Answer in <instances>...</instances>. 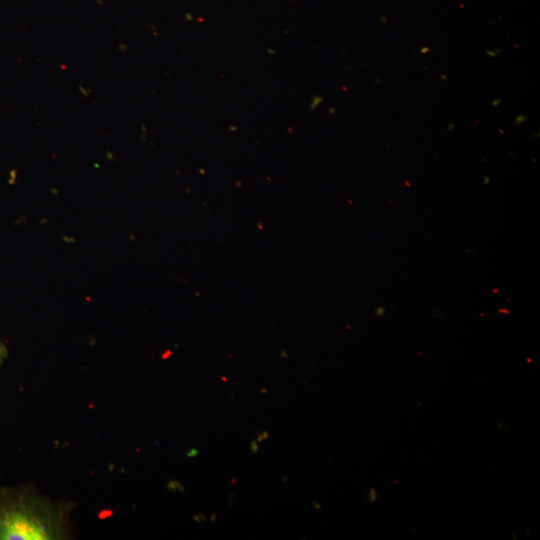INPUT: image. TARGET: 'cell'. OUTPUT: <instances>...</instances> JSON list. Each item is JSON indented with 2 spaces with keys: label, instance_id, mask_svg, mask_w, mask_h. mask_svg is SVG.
<instances>
[{
  "label": "cell",
  "instance_id": "6da1fadb",
  "mask_svg": "<svg viewBox=\"0 0 540 540\" xmlns=\"http://www.w3.org/2000/svg\"><path fill=\"white\" fill-rule=\"evenodd\" d=\"M72 507L29 486L0 487V540L67 539Z\"/></svg>",
  "mask_w": 540,
  "mask_h": 540
},
{
  "label": "cell",
  "instance_id": "7a4b0ae2",
  "mask_svg": "<svg viewBox=\"0 0 540 540\" xmlns=\"http://www.w3.org/2000/svg\"><path fill=\"white\" fill-rule=\"evenodd\" d=\"M6 356H7V349H6L5 345H4V343H2L0 341V367H1L2 363H3V361L5 360Z\"/></svg>",
  "mask_w": 540,
  "mask_h": 540
},
{
  "label": "cell",
  "instance_id": "3957f363",
  "mask_svg": "<svg viewBox=\"0 0 540 540\" xmlns=\"http://www.w3.org/2000/svg\"><path fill=\"white\" fill-rule=\"evenodd\" d=\"M265 437H268V433H267V432H265V435L258 434V441H261V440L264 439Z\"/></svg>",
  "mask_w": 540,
  "mask_h": 540
},
{
  "label": "cell",
  "instance_id": "277c9868",
  "mask_svg": "<svg viewBox=\"0 0 540 540\" xmlns=\"http://www.w3.org/2000/svg\"><path fill=\"white\" fill-rule=\"evenodd\" d=\"M251 447H252V451H253L254 453H256V452H257V446H256V443H255V442H252V443H251Z\"/></svg>",
  "mask_w": 540,
  "mask_h": 540
}]
</instances>
